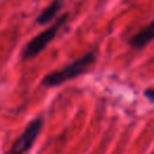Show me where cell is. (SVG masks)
Instances as JSON below:
<instances>
[{
  "label": "cell",
  "instance_id": "obj_1",
  "mask_svg": "<svg viewBox=\"0 0 154 154\" xmlns=\"http://www.w3.org/2000/svg\"><path fill=\"white\" fill-rule=\"evenodd\" d=\"M94 63H95L94 52H88L84 55H82L81 58L72 61L71 64L64 66L63 69L54 70V71L47 73L42 78L41 84L46 88H54V87L61 85L65 82L75 79L76 77L85 73Z\"/></svg>",
  "mask_w": 154,
  "mask_h": 154
},
{
  "label": "cell",
  "instance_id": "obj_2",
  "mask_svg": "<svg viewBox=\"0 0 154 154\" xmlns=\"http://www.w3.org/2000/svg\"><path fill=\"white\" fill-rule=\"evenodd\" d=\"M67 18H69V14L64 13L63 16H60L57 19V22L54 24H52L46 30H43L40 34H37L35 37H32L24 46V48L22 49L20 59L22 60H29V59H34L36 55H38L48 46V43L53 41V38L57 36L59 29L65 24Z\"/></svg>",
  "mask_w": 154,
  "mask_h": 154
},
{
  "label": "cell",
  "instance_id": "obj_3",
  "mask_svg": "<svg viewBox=\"0 0 154 154\" xmlns=\"http://www.w3.org/2000/svg\"><path fill=\"white\" fill-rule=\"evenodd\" d=\"M43 126V118L36 117L34 120H31L24 131L16 138V141L12 143L11 148L6 154H25L35 143L37 140L41 130Z\"/></svg>",
  "mask_w": 154,
  "mask_h": 154
},
{
  "label": "cell",
  "instance_id": "obj_4",
  "mask_svg": "<svg viewBox=\"0 0 154 154\" xmlns=\"http://www.w3.org/2000/svg\"><path fill=\"white\" fill-rule=\"evenodd\" d=\"M154 40V19L143 26L140 31H137L131 38L129 40V45L135 49H141L146 47L149 42Z\"/></svg>",
  "mask_w": 154,
  "mask_h": 154
},
{
  "label": "cell",
  "instance_id": "obj_5",
  "mask_svg": "<svg viewBox=\"0 0 154 154\" xmlns=\"http://www.w3.org/2000/svg\"><path fill=\"white\" fill-rule=\"evenodd\" d=\"M63 1L64 0H52L42 11L41 13L37 16L36 18V23L37 24H47L49 23L60 11L61 6H63Z\"/></svg>",
  "mask_w": 154,
  "mask_h": 154
},
{
  "label": "cell",
  "instance_id": "obj_6",
  "mask_svg": "<svg viewBox=\"0 0 154 154\" xmlns=\"http://www.w3.org/2000/svg\"><path fill=\"white\" fill-rule=\"evenodd\" d=\"M143 95L146 96V99L150 102L154 103V88H148L143 91Z\"/></svg>",
  "mask_w": 154,
  "mask_h": 154
},
{
  "label": "cell",
  "instance_id": "obj_7",
  "mask_svg": "<svg viewBox=\"0 0 154 154\" xmlns=\"http://www.w3.org/2000/svg\"><path fill=\"white\" fill-rule=\"evenodd\" d=\"M152 154H154V152H153V153H152Z\"/></svg>",
  "mask_w": 154,
  "mask_h": 154
}]
</instances>
